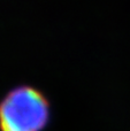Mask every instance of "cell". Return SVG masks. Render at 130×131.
<instances>
[{"label": "cell", "mask_w": 130, "mask_h": 131, "mask_svg": "<svg viewBox=\"0 0 130 131\" xmlns=\"http://www.w3.org/2000/svg\"><path fill=\"white\" fill-rule=\"evenodd\" d=\"M50 120V101L35 86L18 85L0 100V131H44Z\"/></svg>", "instance_id": "obj_1"}]
</instances>
